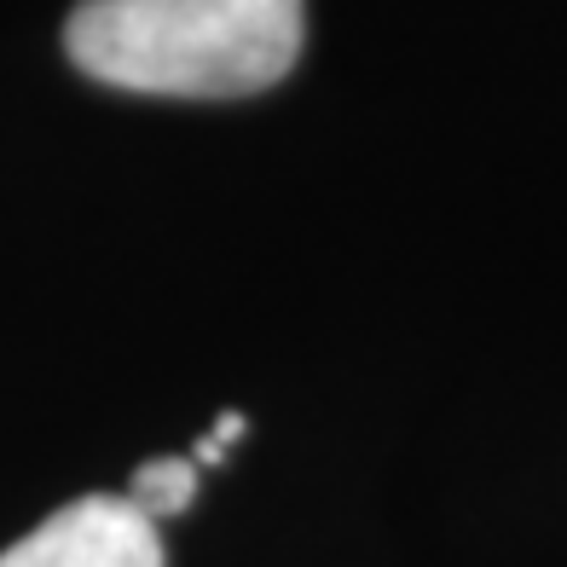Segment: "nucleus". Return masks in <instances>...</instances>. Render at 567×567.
I'll return each instance as SVG.
<instances>
[{
	"label": "nucleus",
	"instance_id": "1",
	"mask_svg": "<svg viewBox=\"0 0 567 567\" xmlns=\"http://www.w3.org/2000/svg\"><path fill=\"white\" fill-rule=\"evenodd\" d=\"M301 0H82L64 47L93 82L163 99H244L301 59Z\"/></svg>",
	"mask_w": 567,
	"mask_h": 567
},
{
	"label": "nucleus",
	"instance_id": "2",
	"mask_svg": "<svg viewBox=\"0 0 567 567\" xmlns=\"http://www.w3.org/2000/svg\"><path fill=\"white\" fill-rule=\"evenodd\" d=\"M0 567H163V538L127 498L87 493L0 550Z\"/></svg>",
	"mask_w": 567,
	"mask_h": 567
},
{
	"label": "nucleus",
	"instance_id": "3",
	"mask_svg": "<svg viewBox=\"0 0 567 567\" xmlns=\"http://www.w3.org/2000/svg\"><path fill=\"white\" fill-rule=\"evenodd\" d=\"M192 498H197V457H151L127 481V504L140 515H151V522L179 515Z\"/></svg>",
	"mask_w": 567,
	"mask_h": 567
}]
</instances>
